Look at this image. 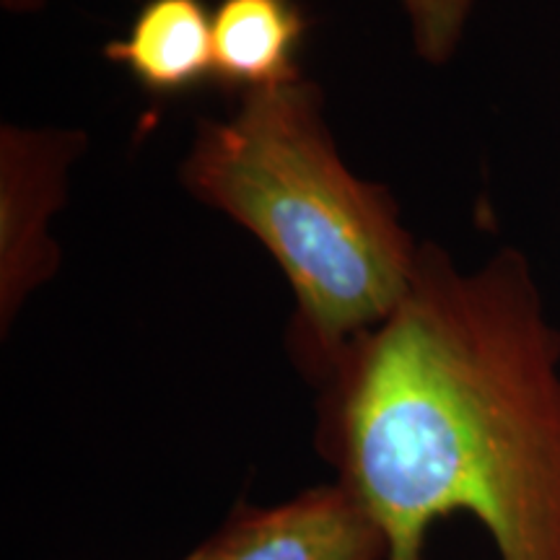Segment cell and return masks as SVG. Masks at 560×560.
Wrapping results in <instances>:
<instances>
[{"label":"cell","mask_w":560,"mask_h":560,"mask_svg":"<svg viewBox=\"0 0 560 560\" xmlns=\"http://www.w3.org/2000/svg\"><path fill=\"white\" fill-rule=\"evenodd\" d=\"M319 392L317 450L387 560H425L459 514L499 560H560V330L522 249L462 270L420 242L408 293Z\"/></svg>","instance_id":"1"},{"label":"cell","mask_w":560,"mask_h":560,"mask_svg":"<svg viewBox=\"0 0 560 560\" xmlns=\"http://www.w3.org/2000/svg\"><path fill=\"white\" fill-rule=\"evenodd\" d=\"M179 182L283 270L296 304L289 350L317 387L410 289L420 242L395 195L348 170L310 79L252 91L226 117L200 120Z\"/></svg>","instance_id":"2"},{"label":"cell","mask_w":560,"mask_h":560,"mask_svg":"<svg viewBox=\"0 0 560 560\" xmlns=\"http://www.w3.org/2000/svg\"><path fill=\"white\" fill-rule=\"evenodd\" d=\"M89 149L73 128L0 125V330L60 270L52 219L66 206L70 170Z\"/></svg>","instance_id":"3"},{"label":"cell","mask_w":560,"mask_h":560,"mask_svg":"<svg viewBox=\"0 0 560 560\" xmlns=\"http://www.w3.org/2000/svg\"><path fill=\"white\" fill-rule=\"evenodd\" d=\"M380 524L338 480L257 506L236 503L179 560H387Z\"/></svg>","instance_id":"4"},{"label":"cell","mask_w":560,"mask_h":560,"mask_svg":"<svg viewBox=\"0 0 560 560\" xmlns=\"http://www.w3.org/2000/svg\"><path fill=\"white\" fill-rule=\"evenodd\" d=\"M138 86L172 100L215 79L213 11L206 0H145L128 32L102 47Z\"/></svg>","instance_id":"5"},{"label":"cell","mask_w":560,"mask_h":560,"mask_svg":"<svg viewBox=\"0 0 560 560\" xmlns=\"http://www.w3.org/2000/svg\"><path fill=\"white\" fill-rule=\"evenodd\" d=\"M306 32L310 19L296 0H219L213 9V83L244 96L306 79L299 60Z\"/></svg>","instance_id":"6"},{"label":"cell","mask_w":560,"mask_h":560,"mask_svg":"<svg viewBox=\"0 0 560 560\" xmlns=\"http://www.w3.org/2000/svg\"><path fill=\"white\" fill-rule=\"evenodd\" d=\"M400 5L418 58L446 66L465 39L475 0H400Z\"/></svg>","instance_id":"7"},{"label":"cell","mask_w":560,"mask_h":560,"mask_svg":"<svg viewBox=\"0 0 560 560\" xmlns=\"http://www.w3.org/2000/svg\"><path fill=\"white\" fill-rule=\"evenodd\" d=\"M50 0H0L3 11L13 13V16H30V13H39Z\"/></svg>","instance_id":"8"}]
</instances>
